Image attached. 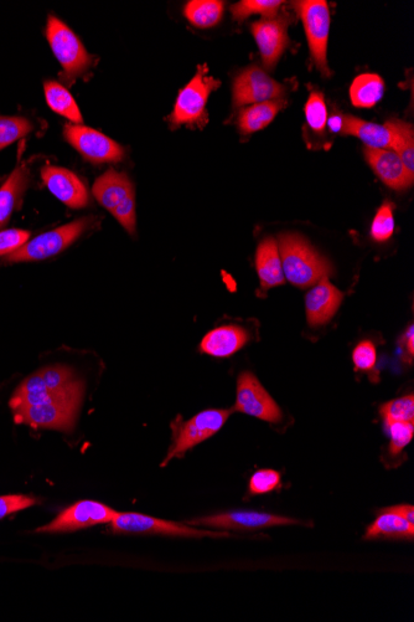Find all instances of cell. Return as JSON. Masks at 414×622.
Listing matches in <instances>:
<instances>
[{
    "label": "cell",
    "instance_id": "cell-26",
    "mask_svg": "<svg viewBox=\"0 0 414 622\" xmlns=\"http://www.w3.org/2000/svg\"><path fill=\"white\" fill-rule=\"evenodd\" d=\"M392 133V151L401 158L408 176L414 181V132L413 126L400 120H391L385 125Z\"/></svg>",
    "mask_w": 414,
    "mask_h": 622
},
{
    "label": "cell",
    "instance_id": "cell-1",
    "mask_svg": "<svg viewBox=\"0 0 414 622\" xmlns=\"http://www.w3.org/2000/svg\"><path fill=\"white\" fill-rule=\"evenodd\" d=\"M284 277L292 285L305 287L318 284L323 277H329L331 266L320 256L307 240L296 234H283L278 241Z\"/></svg>",
    "mask_w": 414,
    "mask_h": 622
},
{
    "label": "cell",
    "instance_id": "cell-33",
    "mask_svg": "<svg viewBox=\"0 0 414 622\" xmlns=\"http://www.w3.org/2000/svg\"><path fill=\"white\" fill-rule=\"evenodd\" d=\"M380 414L385 424L395 423V421H410L414 423V397H406L391 400L381 406Z\"/></svg>",
    "mask_w": 414,
    "mask_h": 622
},
{
    "label": "cell",
    "instance_id": "cell-35",
    "mask_svg": "<svg viewBox=\"0 0 414 622\" xmlns=\"http://www.w3.org/2000/svg\"><path fill=\"white\" fill-rule=\"evenodd\" d=\"M388 430V436H390V454H401L403 449L413 439L414 435V423L410 421H395V423L385 424Z\"/></svg>",
    "mask_w": 414,
    "mask_h": 622
},
{
    "label": "cell",
    "instance_id": "cell-16",
    "mask_svg": "<svg viewBox=\"0 0 414 622\" xmlns=\"http://www.w3.org/2000/svg\"><path fill=\"white\" fill-rule=\"evenodd\" d=\"M41 178L50 192L67 207L80 209L89 204L86 185L75 173L64 168L46 166L41 171Z\"/></svg>",
    "mask_w": 414,
    "mask_h": 622
},
{
    "label": "cell",
    "instance_id": "cell-31",
    "mask_svg": "<svg viewBox=\"0 0 414 622\" xmlns=\"http://www.w3.org/2000/svg\"><path fill=\"white\" fill-rule=\"evenodd\" d=\"M305 118L310 130L323 135L328 126V109H326L324 95L320 91H313L305 105Z\"/></svg>",
    "mask_w": 414,
    "mask_h": 622
},
{
    "label": "cell",
    "instance_id": "cell-22",
    "mask_svg": "<svg viewBox=\"0 0 414 622\" xmlns=\"http://www.w3.org/2000/svg\"><path fill=\"white\" fill-rule=\"evenodd\" d=\"M340 132L343 135L355 136L365 143L366 147L392 149V133L386 126L366 122L353 116H341Z\"/></svg>",
    "mask_w": 414,
    "mask_h": 622
},
{
    "label": "cell",
    "instance_id": "cell-37",
    "mask_svg": "<svg viewBox=\"0 0 414 622\" xmlns=\"http://www.w3.org/2000/svg\"><path fill=\"white\" fill-rule=\"evenodd\" d=\"M281 474L274 470H261L253 474L250 480L251 495H266L281 487Z\"/></svg>",
    "mask_w": 414,
    "mask_h": 622
},
{
    "label": "cell",
    "instance_id": "cell-2",
    "mask_svg": "<svg viewBox=\"0 0 414 622\" xmlns=\"http://www.w3.org/2000/svg\"><path fill=\"white\" fill-rule=\"evenodd\" d=\"M92 192L129 234L136 233V195L127 174L111 169L97 179Z\"/></svg>",
    "mask_w": 414,
    "mask_h": 622
},
{
    "label": "cell",
    "instance_id": "cell-36",
    "mask_svg": "<svg viewBox=\"0 0 414 622\" xmlns=\"http://www.w3.org/2000/svg\"><path fill=\"white\" fill-rule=\"evenodd\" d=\"M39 374L51 393L59 394L69 390L76 382L71 379L69 368L54 366L41 369Z\"/></svg>",
    "mask_w": 414,
    "mask_h": 622
},
{
    "label": "cell",
    "instance_id": "cell-41",
    "mask_svg": "<svg viewBox=\"0 0 414 622\" xmlns=\"http://www.w3.org/2000/svg\"><path fill=\"white\" fill-rule=\"evenodd\" d=\"M387 511L396 513L397 516H400L403 519H406L407 522L414 524V508L413 506L401 505L386 508Z\"/></svg>",
    "mask_w": 414,
    "mask_h": 622
},
{
    "label": "cell",
    "instance_id": "cell-17",
    "mask_svg": "<svg viewBox=\"0 0 414 622\" xmlns=\"http://www.w3.org/2000/svg\"><path fill=\"white\" fill-rule=\"evenodd\" d=\"M343 302V293L330 284L329 277H323L305 296V310L309 325L323 326L328 323Z\"/></svg>",
    "mask_w": 414,
    "mask_h": 622
},
{
    "label": "cell",
    "instance_id": "cell-8",
    "mask_svg": "<svg viewBox=\"0 0 414 622\" xmlns=\"http://www.w3.org/2000/svg\"><path fill=\"white\" fill-rule=\"evenodd\" d=\"M220 86V81L207 75V66H199L193 80L180 91L177 104L169 117V122L174 126L199 125L205 122V107L207 99L212 91Z\"/></svg>",
    "mask_w": 414,
    "mask_h": 622
},
{
    "label": "cell",
    "instance_id": "cell-10",
    "mask_svg": "<svg viewBox=\"0 0 414 622\" xmlns=\"http://www.w3.org/2000/svg\"><path fill=\"white\" fill-rule=\"evenodd\" d=\"M117 511L96 501H81L62 511L53 522L36 529L38 533H67L97 524L111 523Z\"/></svg>",
    "mask_w": 414,
    "mask_h": 622
},
{
    "label": "cell",
    "instance_id": "cell-34",
    "mask_svg": "<svg viewBox=\"0 0 414 622\" xmlns=\"http://www.w3.org/2000/svg\"><path fill=\"white\" fill-rule=\"evenodd\" d=\"M395 231V219H393V204L385 202L377 210L374 221L371 225V236L375 241L384 243L391 238Z\"/></svg>",
    "mask_w": 414,
    "mask_h": 622
},
{
    "label": "cell",
    "instance_id": "cell-11",
    "mask_svg": "<svg viewBox=\"0 0 414 622\" xmlns=\"http://www.w3.org/2000/svg\"><path fill=\"white\" fill-rule=\"evenodd\" d=\"M236 410L268 423H279L282 420L281 409L262 387L260 380L250 372L238 377Z\"/></svg>",
    "mask_w": 414,
    "mask_h": 622
},
{
    "label": "cell",
    "instance_id": "cell-19",
    "mask_svg": "<svg viewBox=\"0 0 414 622\" xmlns=\"http://www.w3.org/2000/svg\"><path fill=\"white\" fill-rule=\"evenodd\" d=\"M248 333L238 326H221L206 334L201 352L216 358H227L240 351L248 342Z\"/></svg>",
    "mask_w": 414,
    "mask_h": 622
},
{
    "label": "cell",
    "instance_id": "cell-38",
    "mask_svg": "<svg viewBox=\"0 0 414 622\" xmlns=\"http://www.w3.org/2000/svg\"><path fill=\"white\" fill-rule=\"evenodd\" d=\"M353 362L356 370L371 372L377 363V349L374 342L362 341L357 344L353 353Z\"/></svg>",
    "mask_w": 414,
    "mask_h": 622
},
{
    "label": "cell",
    "instance_id": "cell-5",
    "mask_svg": "<svg viewBox=\"0 0 414 622\" xmlns=\"http://www.w3.org/2000/svg\"><path fill=\"white\" fill-rule=\"evenodd\" d=\"M230 414V410L211 409L195 415L185 423L180 419L175 421L172 425L174 442L162 466L168 465L174 457L183 456L185 452L219 433Z\"/></svg>",
    "mask_w": 414,
    "mask_h": 622
},
{
    "label": "cell",
    "instance_id": "cell-24",
    "mask_svg": "<svg viewBox=\"0 0 414 622\" xmlns=\"http://www.w3.org/2000/svg\"><path fill=\"white\" fill-rule=\"evenodd\" d=\"M284 106H286V101L274 100L247 107L238 117V128L242 135H252L266 128Z\"/></svg>",
    "mask_w": 414,
    "mask_h": 622
},
{
    "label": "cell",
    "instance_id": "cell-30",
    "mask_svg": "<svg viewBox=\"0 0 414 622\" xmlns=\"http://www.w3.org/2000/svg\"><path fill=\"white\" fill-rule=\"evenodd\" d=\"M283 2L279 0H243L232 5L231 13L236 20H245L251 15H263L265 19L276 18Z\"/></svg>",
    "mask_w": 414,
    "mask_h": 622
},
{
    "label": "cell",
    "instance_id": "cell-18",
    "mask_svg": "<svg viewBox=\"0 0 414 622\" xmlns=\"http://www.w3.org/2000/svg\"><path fill=\"white\" fill-rule=\"evenodd\" d=\"M365 157L376 176L397 192L411 187L413 179L408 176L405 166L398 154L390 149L365 148Z\"/></svg>",
    "mask_w": 414,
    "mask_h": 622
},
{
    "label": "cell",
    "instance_id": "cell-32",
    "mask_svg": "<svg viewBox=\"0 0 414 622\" xmlns=\"http://www.w3.org/2000/svg\"><path fill=\"white\" fill-rule=\"evenodd\" d=\"M33 130V125L23 117H0V151L22 140Z\"/></svg>",
    "mask_w": 414,
    "mask_h": 622
},
{
    "label": "cell",
    "instance_id": "cell-23",
    "mask_svg": "<svg viewBox=\"0 0 414 622\" xmlns=\"http://www.w3.org/2000/svg\"><path fill=\"white\" fill-rule=\"evenodd\" d=\"M29 184L27 167L19 166L0 188V228L8 223Z\"/></svg>",
    "mask_w": 414,
    "mask_h": 622
},
{
    "label": "cell",
    "instance_id": "cell-29",
    "mask_svg": "<svg viewBox=\"0 0 414 622\" xmlns=\"http://www.w3.org/2000/svg\"><path fill=\"white\" fill-rule=\"evenodd\" d=\"M185 17L199 28H212L219 24L224 15V3L219 0H193L186 4Z\"/></svg>",
    "mask_w": 414,
    "mask_h": 622
},
{
    "label": "cell",
    "instance_id": "cell-7",
    "mask_svg": "<svg viewBox=\"0 0 414 622\" xmlns=\"http://www.w3.org/2000/svg\"><path fill=\"white\" fill-rule=\"evenodd\" d=\"M90 223L91 219L89 218L80 219L39 235L38 238L30 240L15 253L5 257V262L39 261L58 255L74 244L84 234Z\"/></svg>",
    "mask_w": 414,
    "mask_h": 622
},
{
    "label": "cell",
    "instance_id": "cell-14",
    "mask_svg": "<svg viewBox=\"0 0 414 622\" xmlns=\"http://www.w3.org/2000/svg\"><path fill=\"white\" fill-rule=\"evenodd\" d=\"M65 137L82 156L93 163L119 162L124 156L123 148L115 141L89 127L67 125Z\"/></svg>",
    "mask_w": 414,
    "mask_h": 622
},
{
    "label": "cell",
    "instance_id": "cell-15",
    "mask_svg": "<svg viewBox=\"0 0 414 622\" xmlns=\"http://www.w3.org/2000/svg\"><path fill=\"white\" fill-rule=\"evenodd\" d=\"M288 25L289 23L284 17L262 19L260 22L252 24L253 37H255L258 49H260L263 65L268 70H272L277 65L287 49L289 44Z\"/></svg>",
    "mask_w": 414,
    "mask_h": 622
},
{
    "label": "cell",
    "instance_id": "cell-43",
    "mask_svg": "<svg viewBox=\"0 0 414 622\" xmlns=\"http://www.w3.org/2000/svg\"><path fill=\"white\" fill-rule=\"evenodd\" d=\"M328 123H329L331 130H333L334 132H340L341 116L336 115V116L331 117Z\"/></svg>",
    "mask_w": 414,
    "mask_h": 622
},
{
    "label": "cell",
    "instance_id": "cell-3",
    "mask_svg": "<svg viewBox=\"0 0 414 622\" xmlns=\"http://www.w3.org/2000/svg\"><path fill=\"white\" fill-rule=\"evenodd\" d=\"M82 388L48 403L14 409V420L34 429L70 431L81 404Z\"/></svg>",
    "mask_w": 414,
    "mask_h": 622
},
{
    "label": "cell",
    "instance_id": "cell-21",
    "mask_svg": "<svg viewBox=\"0 0 414 622\" xmlns=\"http://www.w3.org/2000/svg\"><path fill=\"white\" fill-rule=\"evenodd\" d=\"M256 267L263 290L284 284L282 260L276 240L267 238L258 246Z\"/></svg>",
    "mask_w": 414,
    "mask_h": 622
},
{
    "label": "cell",
    "instance_id": "cell-40",
    "mask_svg": "<svg viewBox=\"0 0 414 622\" xmlns=\"http://www.w3.org/2000/svg\"><path fill=\"white\" fill-rule=\"evenodd\" d=\"M38 501L33 497L24 495L0 496V519L20 511L27 510L36 505Z\"/></svg>",
    "mask_w": 414,
    "mask_h": 622
},
{
    "label": "cell",
    "instance_id": "cell-42",
    "mask_svg": "<svg viewBox=\"0 0 414 622\" xmlns=\"http://www.w3.org/2000/svg\"><path fill=\"white\" fill-rule=\"evenodd\" d=\"M414 337H413V326L410 327V330L406 333L405 339H403V343H405V348L408 354L413 357L414 353Z\"/></svg>",
    "mask_w": 414,
    "mask_h": 622
},
{
    "label": "cell",
    "instance_id": "cell-28",
    "mask_svg": "<svg viewBox=\"0 0 414 622\" xmlns=\"http://www.w3.org/2000/svg\"><path fill=\"white\" fill-rule=\"evenodd\" d=\"M45 97L51 110L66 117L67 120L77 123V125H81L84 122L74 97L58 82H46Z\"/></svg>",
    "mask_w": 414,
    "mask_h": 622
},
{
    "label": "cell",
    "instance_id": "cell-4",
    "mask_svg": "<svg viewBox=\"0 0 414 622\" xmlns=\"http://www.w3.org/2000/svg\"><path fill=\"white\" fill-rule=\"evenodd\" d=\"M305 34L315 66L325 77L331 76L328 65V41L330 32V10L324 0H299L293 3Z\"/></svg>",
    "mask_w": 414,
    "mask_h": 622
},
{
    "label": "cell",
    "instance_id": "cell-27",
    "mask_svg": "<svg viewBox=\"0 0 414 622\" xmlns=\"http://www.w3.org/2000/svg\"><path fill=\"white\" fill-rule=\"evenodd\" d=\"M385 82L379 75L362 74L357 76L350 87V99L359 109H370L382 99Z\"/></svg>",
    "mask_w": 414,
    "mask_h": 622
},
{
    "label": "cell",
    "instance_id": "cell-13",
    "mask_svg": "<svg viewBox=\"0 0 414 622\" xmlns=\"http://www.w3.org/2000/svg\"><path fill=\"white\" fill-rule=\"evenodd\" d=\"M299 523L296 519L274 516L271 513L255 511H235L214 514L190 521L189 526H205L225 531H260L269 527L289 526Z\"/></svg>",
    "mask_w": 414,
    "mask_h": 622
},
{
    "label": "cell",
    "instance_id": "cell-12",
    "mask_svg": "<svg viewBox=\"0 0 414 622\" xmlns=\"http://www.w3.org/2000/svg\"><path fill=\"white\" fill-rule=\"evenodd\" d=\"M286 91V87L273 80L261 68L252 66L236 77L234 104L236 107H242L281 100Z\"/></svg>",
    "mask_w": 414,
    "mask_h": 622
},
{
    "label": "cell",
    "instance_id": "cell-9",
    "mask_svg": "<svg viewBox=\"0 0 414 622\" xmlns=\"http://www.w3.org/2000/svg\"><path fill=\"white\" fill-rule=\"evenodd\" d=\"M111 531L113 533L165 534V536L193 538L230 537L229 532L200 531V529L185 526L183 523L163 521V519L131 512H117L111 522Z\"/></svg>",
    "mask_w": 414,
    "mask_h": 622
},
{
    "label": "cell",
    "instance_id": "cell-39",
    "mask_svg": "<svg viewBox=\"0 0 414 622\" xmlns=\"http://www.w3.org/2000/svg\"><path fill=\"white\" fill-rule=\"evenodd\" d=\"M30 233L27 230L0 231V256H8L15 253L23 245L28 243Z\"/></svg>",
    "mask_w": 414,
    "mask_h": 622
},
{
    "label": "cell",
    "instance_id": "cell-20",
    "mask_svg": "<svg viewBox=\"0 0 414 622\" xmlns=\"http://www.w3.org/2000/svg\"><path fill=\"white\" fill-rule=\"evenodd\" d=\"M80 388H82L81 384L79 382H76L69 390H66V392L64 393H51L48 387H46L43 378H41V375L38 372L30 375L29 378L25 379L24 382L19 385L18 389L15 390L12 399H10L9 406L10 409L14 410L22 408V406L48 403L50 402V400L65 397V395H69Z\"/></svg>",
    "mask_w": 414,
    "mask_h": 622
},
{
    "label": "cell",
    "instance_id": "cell-6",
    "mask_svg": "<svg viewBox=\"0 0 414 622\" xmlns=\"http://www.w3.org/2000/svg\"><path fill=\"white\" fill-rule=\"evenodd\" d=\"M51 49L64 69V80L72 82L84 75L91 66L90 55L79 38L58 18L50 17L46 29Z\"/></svg>",
    "mask_w": 414,
    "mask_h": 622
},
{
    "label": "cell",
    "instance_id": "cell-25",
    "mask_svg": "<svg viewBox=\"0 0 414 622\" xmlns=\"http://www.w3.org/2000/svg\"><path fill=\"white\" fill-rule=\"evenodd\" d=\"M414 537V524L397 516L396 513L382 510L375 522L366 529L365 539L390 538L410 539Z\"/></svg>",
    "mask_w": 414,
    "mask_h": 622
}]
</instances>
